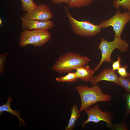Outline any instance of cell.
Here are the masks:
<instances>
[{"label":"cell","mask_w":130,"mask_h":130,"mask_svg":"<svg viewBox=\"0 0 130 130\" xmlns=\"http://www.w3.org/2000/svg\"><path fill=\"white\" fill-rule=\"evenodd\" d=\"M75 88L81 100L80 112L90 107L91 106L99 101L108 102L111 100L110 95L103 93L101 88L97 85L92 87L87 85H78Z\"/></svg>","instance_id":"6da1fadb"},{"label":"cell","mask_w":130,"mask_h":130,"mask_svg":"<svg viewBox=\"0 0 130 130\" xmlns=\"http://www.w3.org/2000/svg\"><path fill=\"white\" fill-rule=\"evenodd\" d=\"M90 59L74 52H69L60 56L52 67L53 70L60 74L70 72L77 68L84 66Z\"/></svg>","instance_id":"7a4b0ae2"},{"label":"cell","mask_w":130,"mask_h":130,"mask_svg":"<svg viewBox=\"0 0 130 130\" xmlns=\"http://www.w3.org/2000/svg\"><path fill=\"white\" fill-rule=\"evenodd\" d=\"M129 46V43L122 39L121 37H114V40L111 41H107L104 38H102L98 46V48L101 51V59L98 64L93 70L95 72L99 70L104 62H113L111 57L114 49H117L121 52H126Z\"/></svg>","instance_id":"3957f363"},{"label":"cell","mask_w":130,"mask_h":130,"mask_svg":"<svg viewBox=\"0 0 130 130\" xmlns=\"http://www.w3.org/2000/svg\"><path fill=\"white\" fill-rule=\"evenodd\" d=\"M65 9L66 16L75 34L81 36H93L100 32L102 28L98 24L96 25L87 21L76 20L68 12L67 7H65Z\"/></svg>","instance_id":"277c9868"},{"label":"cell","mask_w":130,"mask_h":130,"mask_svg":"<svg viewBox=\"0 0 130 130\" xmlns=\"http://www.w3.org/2000/svg\"><path fill=\"white\" fill-rule=\"evenodd\" d=\"M51 38V34L48 30H24L20 35L19 46L24 47L32 44L35 47L41 46L49 41Z\"/></svg>","instance_id":"5b68a950"},{"label":"cell","mask_w":130,"mask_h":130,"mask_svg":"<svg viewBox=\"0 0 130 130\" xmlns=\"http://www.w3.org/2000/svg\"><path fill=\"white\" fill-rule=\"evenodd\" d=\"M130 21V11L122 13L118 10L112 17L103 21L98 25L103 29L112 26L115 32V37H121L125 26Z\"/></svg>","instance_id":"8992f818"},{"label":"cell","mask_w":130,"mask_h":130,"mask_svg":"<svg viewBox=\"0 0 130 130\" xmlns=\"http://www.w3.org/2000/svg\"><path fill=\"white\" fill-rule=\"evenodd\" d=\"M84 111L87 114L88 118L81 124V127L84 128L86 124L90 122L97 123L101 121L105 122L107 126L110 128H111L113 126L112 122L113 117L112 114L108 111H101L98 105H95L92 108L89 107Z\"/></svg>","instance_id":"52a82bcc"},{"label":"cell","mask_w":130,"mask_h":130,"mask_svg":"<svg viewBox=\"0 0 130 130\" xmlns=\"http://www.w3.org/2000/svg\"><path fill=\"white\" fill-rule=\"evenodd\" d=\"M23 17L27 19L43 21L50 20L53 17L49 6L43 3L37 5L30 13H23Z\"/></svg>","instance_id":"ba28073f"},{"label":"cell","mask_w":130,"mask_h":130,"mask_svg":"<svg viewBox=\"0 0 130 130\" xmlns=\"http://www.w3.org/2000/svg\"><path fill=\"white\" fill-rule=\"evenodd\" d=\"M22 22L21 28L24 30H48L52 28L54 22L50 20L47 21H41L27 19L22 17L20 18Z\"/></svg>","instance_id":"9c48e42d"},{"label":"cell","mask_w":130,"mask_h":130,"mask_svg":"<svg viewBox=\"0 0 130 130\" xmlns=\"http://www.w3.org/2000/svg\"><path fill=\"white\" fill-rule=\"evenodd\" d=\"M105 81L113 82L119 85V77L115 71L111 68L104 69L99 74L93 76L90 82L91 84L97 85L99 82Z\"/></svg>","instance_id":"30bf717a"},{"label":"cell","mask_w":130,"mask_h":130,"mask_svg":"<svg viewBox=\"0 0 130 130\" xmlns=\"http://www.w3.org/2000/svg\"><path fill=\"white\" fill-rule=\"evenodd\" d=\"M75 72L77 78L85 82L91 81L95 72L91 70L89 65L83 66L77 68Z\"/></svg>","instance_id":"8fae6325"},{"label":"cell","mask_w":130,"mask_h":130,"mask_svg":"<svg viewBox=\"0 0 130 130\" xmlns=\"http://www.w3.org/2000/svg\"><path fill=\"white\" fill-rule=\"evenodd\" d=\"M12 101L11 97L9 95L7 99V101L6 104H3L0 106V114L1 115L2 112L4 111L10 113L13 115L17 117L18 118L19 121V126L21 127V124L25 126L26 124L24 121L21 119L20 117V112L17 110H13L11 107V103Z\"/></svg>","instance_id":"7c38bea8"},{"label":"cell","mask_w":130,"mask_h":130,"mask_svg":"<svg viewBox=\"0 0 130 130\" xmlns=\"http://www.w3.org/2000/svg\"><path fill=\"white\" fill-rule=\"evenodd\" d=\"M71 114L68 124L65 130H72L75 125V122L78 118L80 117L79 110H78L77 106L73 105L71 108Z\"/></svg>","instance_id":"4fadbf2b"},{"label":"cell","mask_w":130,"mask_h":130,"mask_svg":"<svg viewBox=\"0 0 130 130\" xmlns=\"http://www.w3.org/2000/svg\"><path fill=\"white\" fill-rule=\"evenodd\" d=\"M93 0H68L67 5L70 8H80L91 5Z\"/></svg>","instance_id":"5bb4252c"},{"label":"cell","mask_w":130,"mask_h":130,"mask_svg":"<svg viewBox=\"0 0 130 130\" xmlns=\"http://www.w3.org/2000/svg\"><path fill=\"white\" fill-rule=\"evenodd\" d=\"M22 10L26 13H30L37 6L33 0H20Z\"/></svg>","instance_id":"9a60e30c"},{"label":"cell","mask_w":130,"mask_h":130,"mask_svg":"<svg viewBox=\"0 0 130 130\" xmlns=\"http://www.w3.org/2000/svg\"><path fill=\"white\" fill-rule=\"evenodd\" d=\"M78 79L75 72H69L66 75L56 78L57 81L60 82H73L76 81Z\"/></svg>","instance_id":"2e32d148"},{"label":"cell","mask_w":130,"mask_h":130,"mask_svg":"<svg viewBox=\"0 0 130 130\" xmlns=\"http://www.w3.org/2000/svg\"><path fill=\"white\" fill-rule=\"evenodd\" d=\"M113 4L117 9L121 6L123 8L130 11V0H113Z\"/></svg>","instance_id":"e0dca14e"},{"label":"cell","mask_w":130,"mask_h":130,"mask_svg":"<svg viewBox=\"0 0 130 130\" xmlns=\"http://www.w3.org/2000/svg\"><path fill=\"white\" fill-rule=\"evenodd\" d=\"M119 85L126 91L127 93L130 94V76L125 77H119Z\"/></svg>","instance_id":"ac0fdd59"},{"label":"cell","mask_w":130,"mask_h":130,"mask_svg":"<svg viewBox=\"0 0 130 130\" xmlns=\"http://www.w3.org/2000/svg\"><path fill=\"white\" fill-rule=\"evenodd\" d=\"M8 54L6 53L2 54L0 55V75H2L4 72V68L5 65V61L6 57Z\"/></svg>","instance_id":"d6986e66"},{"label":"cell","mask_w":130,"mask_h":130,"mask_svg":"<svg viewBox=\"0 0 130 130\" xmlns=\"http://www.w3.org/2000/svg\"><path fill=\"white\" fill-rule=\"evenodd\" d=\"M128 66L127 65H126L124 66H122L117 70V72L120 76L125 77L130 76V73L127 72L126 70Z\"/></svg>","instance_id":"ffe728a7"},{"label":"cell","mask_w":130,"mask_h":130,"mask_svg":"<svg viewBox=\"0 0 130 130\" xmlns=\"http://www.w3.org/2000/svg\"><path fill=\"white\" fill-rule=\"evenodd\" d=\"M121 61V59L119 55L118 56L117 60L113 63L112 65V70L115 71L116 70H117L122 66L120 64V62Z\"/></svg>","instance_id":"44dd1931"},{"label":"cell","mask_w":130,"mask_h":130,"mask_svg":"<svg viewBox=\"0 0 130 130\" xmlns=\"http://www.w3.org/2000/svg\"><path fill=\"white\" fill-rule=\"evenodd\" d=\"M126 99L127 106L125 115L130 114V94H127Z\"/></svg>","instance_id":"7402d4cb"},{"label":"cell","mask_w":130,"mask_h":130,"mask_svg":"<svg viewBox=\"0 0 130 130\" xmlns=\"http://www.w3.org/2000/svg\"><path fill=\"white\" fill-rule=\"evenodd\" d=\"M52 3L55 4H59L62 3L67 4L68 0H51Z\"/></svg>","instance_id":"603a6c76"},{"label":"cell","mask_w":130,"mask_h":130,"mask_svg":"<svg viewBox=\"0 0 130 130\" xmlns=\"http://www.w3.org/2000/svg\"><path fill=\"white\" fill-rule=\"evenodd\" d=\"M2 20L1 19H0V24L1 25L2 24Z\"/></svg>","instance_id":"cb8c5ba5"}]
</instances>
